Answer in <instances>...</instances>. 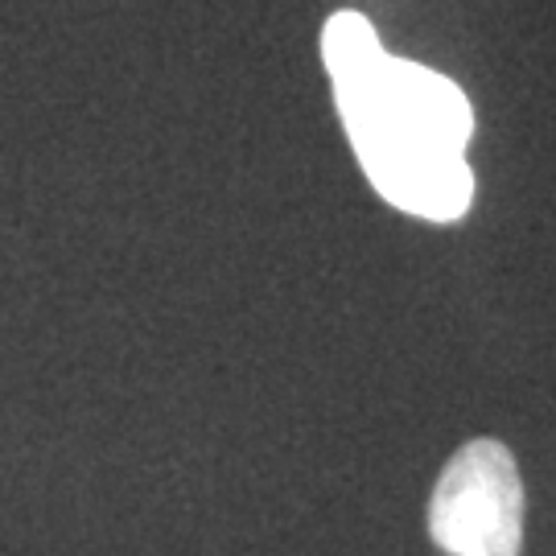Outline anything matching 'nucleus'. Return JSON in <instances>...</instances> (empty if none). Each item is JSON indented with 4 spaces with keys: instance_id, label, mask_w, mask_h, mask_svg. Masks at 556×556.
Listing matches in <instances>:
<instances>
[{
    "instance_id": "2",
    "label": "nucleus",
    "mask_w": 556,
    "mask_h": 556,
    "mask_svg": "<svg viewBox=\"0 0 556 556\" xmlns=\"http://www.w3.org/2000/svg\"><path fill=\"white\" fill-rule=\"evenodd\" d=\"M429 536L450 556L523 553V482L503 441L462 445L429 498Z\"/></svg>"
},
{
    "instance_id": "1",
    "label": "nucleus",
    "mask_w": 556,
    "mask_h": 556,
    "mask_svg": "<svg viewBox=\"0 0 556 556\" xmlns=\"http://www.w3.org/2000/svg\"><path fill=\"white\" fill-rule=\"evenodd\" d=\"M321 62L342 128L383 202L429 223H457L475 202L466 140L475 112L462 87L383 54L371 21L342 9L321 29Z\"/></svg>"
}]
</instances>
